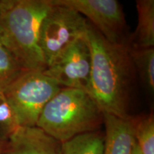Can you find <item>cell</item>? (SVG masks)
Returning a JSON list of instances; mask_svg holds the SVG:
<instances>
[{
	"mask_svg": "<svg viewBox=\"0 0 154 154\" xmlns=\"http://www.w3.org/2000/svg\"><path fill=\"white\" fill-rule=\"evenodd\" d=\"M86 38L91 57L88 94L103 113L131 118L130 105L136 72L129 46L108 42L89 22Z\"/></svg>",
	"mask_w": 154,
	"mask_h": 154,
	"instance_id": "1",
	"label": "cell"
},
{
	"mask_svg": "<svg viewBox=\"0 0 154 154\" xmlns=\"http://www.w3.org/2000/svg\"><path fill=\"white\" fill-rule=\"evenodd\" d=\"M51 6V0H0L3 45L24 70L47 68L39 47V30Z\"/></svg>",
	"mask_w": 154,
	"mask_h": 154,
	"instance_id": "2",
	"label": "cell"
},
{
	"mask_svg": "<svg viewBox=\"0 0 154 154\" xmlns=\"http://www.w3.org/2000/svg\"><path fill=\"white\" fill-rule=\"evenodd\" d=\"M103 125V113L88 92L62 88L44 107L36 126L63 143Z\"/></svg>",
	"mask_w": 154,
	"mask_h": 154,
	"instance_id": "3",
	"label": "cell"
},
{
	"mask_svg": "<svg viewBox=\"0 0 154 154\" xmlns=\"http://www.w3.org/2000/svg\"><path fill=\"white\" fill-rule=\"evenodd\" d=\"M61 88L43 71L25 70L4 94L14 111L19 127H34L46 105Z\"/></svg>",
	"mask_w": 154,
	"mask_h": 154,
	"instance_id": "4",
	"label": "cell"
},
{
	"mask_svg": "<svg viewBox=\"0 0 154 154\" xmlns=\"http://www.w3.org/2000/svg\"><path fill=\"white\" fill-rule=\"evenodd\" d=\"M42 20L39 47L47 66L59 54L79 38L86 36L88 22L80 13L54 3Z\"/></svg>",
	"mask_w": 154,
	"mask_h": 154,
	"instance_id": "5",
	"label": "cell"
},
{
	"mask_svg": "<svg viewBox=\"0 0 154 154\" xmlns=\"http://www.w3.org/2000/svg\"><path fill=\"white\" fill-rule=\"evenodd\" d=\"M75 9L108 42L128 45L129 36L122 6L117 0H53Z\"/></svg>",
	"mask_w": 154,
	"mask_h": 154,
	"instance_id": "6",
	"label": "cell"
},
{
	"mask_svg": "<svg viewBox=\"0 0 154 154\" xmlns=\"http://www.w3.org/2000/svg\"><path fill=\"white\" fill-rule=\"evenodd\" d=\"M91 70V51L85 36L63 50L43 72L62 88L88 92Z\"/></svg>",
	"mask_w": 154,
	"mask_h": 154,
	"instance_id": "7",
	"label": "cell"
},
{
	"mask_svg": "<svg viewBox=\"0 0 154 154\" xmlns=\"http://www.w3.org/2000/svg\"><path fill=\"white\" fill-rule=\"evenodd\" d=\"M62 143L37 126L19 127L2 154H62Z\"/></svg>",
	"mask_w": 154,
	"mask_h": 154,
	"instance_id": "8",
	"label": "cell"
},
{
	"mask_svg": "<svg viewBox=\"0 0 154 154\" xmlns=\"http://www.w3.org/2000/svg\"><path fill=\"white\" fill-rule=\"evenodd\" d=\"M132 117L122 119L103 113L105 138L103 154L133 153L136 140Z\"/></svg>",
	"mask_w": 154,
	"mask_h": 154,
	"instance_id": "9",
	"label": "cell"
},
{
	"mask_svg": "<svg viewBox=\"0 0 154 154\" xmlns=\"http://www.w3.org/2000/svg\"><path fill=\"white\" fill-rule=\"evenodd\" d=\"M138 24L134 33L129 36L131 48H151L154 46V1L136 2Z\"/></svg>",
	"mask_w": 154,
	"mask_h": 154,
	"instance_id": "10",
	"label": "cell"
},
{
	"mask_svg": "<svg viewBox=\"0 0 154 154\" xmlns=\"http://www.w3.org/2000/svg\"><path fill=\"white\" fill-rule=\"evenodd\" d=\"M104 138L101 130L77 135L63 142L62 154H103Z\"/></svg>",
	"mask_w": 154,
	"mask_h": 154,
	"instance_id": "11",
	"label": "cell"
},
{
	"mask_svg": "<svg viewBox=\"0 0 154 154\" xmlns=\"http://www.w3.org/2000/svg\"><path fill=\"white\" fill-rule=\"evenodd\" d=\"M129 53L136 74L146 92H154V48H131Z\"/></svg>",
	"mask_w": 154,
	"mask_h": 154,
	"instance_id": "12",
	"label": "cell"
},
{
	"mask_svg": "<svg viewBox=\"0 0 154 154\" xmlns=\"http://www.w3.org/2000/svg\"><path fill=\"white\" fill-rule=\"evenodd\" d=\"M136 144L141 154H154V117L153 112L132 117Z\"/></svg>",
	"mask_w": 154,
	"mask_h": 154,
	"instance_id": "13",
	"label": "cell"
},
{
	"mask_svg": "<svg viewBox=\"0 0 154 154\" xmlns=\"http://www.w3.org/2000/svg\"><path fill=\"white\" fill-rule=\"evenodd\" d=\"M24 71L12 54L0 45V92L4 93Z\"/></svg>",
	"mask_w": 154,
	"mask_h": 154,
	"instance_id": "14",
	"label": "cell"
},
{
	"mask_svg": "<svg viewBox=\"0 0 154 154\" xmlns=\"http://www.w3.org/2000/svg\"><path fill=\"white\" fill-rule=\"evenodd\" d=\"M19 127L12 108L4 93L0 92V141H8Z\"/></svg>",
	"mask_w": 154,
	"mask_h": 154,
	"instance_id": "15",
	"label": "cell"
},
{
	"mask_svg": "<svg viewBox=\"0 0 154 154\" xmlns=\"http://www.w3.org/2000/svg\"><path fill=\"white\" fill-rule=\"evenodd\" d=\"M6 143L7 142H1L0 141V154H2L4 152V150L5 149Z\"/></svg>",
	"mask_w": 154,
	"mask_h": 154,
	"instance_id": "16",
	"label": "cell"
},
{
	"mask_svg": "<svg viewBox=\"0 0 154 154\" xmlns=\"http://www.w3.org/2000/svg\"><path fill=\"white\" fill-rule=\"evenodd\" d=\"M132 154H141L139 149H138V147L137 146V144H136V147H135V149L134 150V152H133Z\"/></svg>",
	"mask_w": 154,
	"mask_h": 154,
	"instance_id": "17",
	"label": "cell"
},
{
	"mask_svg": "<svg viewBox=\"0 0 154 154\" xmlns=\"http://www.w3.org/2000/svg\"><path fill=\"white\" fill-rule=\"evenodd\" d=\"M0 45H3V36L1 27H0Z\"/></svg>",
	"mask_w": 154,
	"mask_h": 154,
	"instance_id": "18",
	"label": "cell"
}]
</instances>
